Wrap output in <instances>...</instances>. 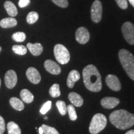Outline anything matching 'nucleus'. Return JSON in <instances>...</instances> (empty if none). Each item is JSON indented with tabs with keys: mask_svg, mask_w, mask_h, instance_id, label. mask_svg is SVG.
Here are the masks:
<instances>
[{
	"mask_svg": "<svg viewBox=\"0 0 134 134\" xmlns=\"http://www.w3.org/2000/svg\"><path fill=\"white\" fill-rule=\"evenodd\" d=\"M52 1L59 7L65 8L68 6V2L67 0H52Z\"/></svg>",
	"mask_w": 134,
	"mask_h": 134,
	"instance_id": "obj_30",
	"label": "nucleus"
},
{
	"mask_svg": "<svg viewBox=\"0 0 134 134\" xmlns=\"http://www.w3.org/2000/svg\"><path fill=\"white\" fill-rule=\"evenodd\" d=\"M124 37L130 45H134V25L130 22H126L122 26Z\"/></svg>",
	"mask_w": 134,
	"mask_h": 134,
	"instance_id": "obj_6",
	"label": "nucleus"
},
{
	"mask_svg": "<svg viewBox=\"0 0 134 134\" xmlns=\"http://www.w3.org/2000/svg\"><path fill=\"white\" fill-rule=\"evenodd\" d=\"M47 117H45V119H47Z\"/></svg>",
	"mask_w": 134,
	"mask_h": 134,
	"instance_id": "obj_38",
	"label": "nucleus"
},
{
	"mask_svg": "<svg viewBox=\"0 0 134 134\" xmlns=\"http://www.w3.org/2000/svg\"><path fill=\"white\" fill-rule=\"evenodd\" d=\"M51 107H52V102L50 101V100H48V101L46 102V103L43 105V106L42 107L41 110H40V113L43 115L46 114L48 110L51 109Z\"/></svg>",
	"mask_w": 134,
	"mask_h": 134,
	"instance_id": "obj_29",
	"label": "nucleus"
},
{
	"mask_svg": "<svg viewBox=\"0 0 134 134\" xmlns=\"http://www.w3.org/2000/svg\"><path fill=\"white\" fill-rule=\"evenodd\" d=\"M8 134H21V130L19 125L14 122H9L7 124Z\"/></svg>",
	"mask_w": 134,
	"mask_h": 134,
	"instance_id": "obj_21",
	"label": "nucleus"
},
{
	"mask_svg": "<svg viewBox=\"0 0 134 134\" xmlns=\"http://www.w3.org/2000/svg\"><path fill=\"white\" fill-rule=\"evenodd\" d=\"M106 125V117L103 114H96L92 118L89 127V131L91 134H98L104 129Z\"/></svg>",
	"mask_w": 134,
	"mask_h": 134,
	"instance_id": "obj_4",
	"label": "nucleus"
},
{
	"mask_svg": "<svg viewBox=\"0 0 134 134\" xmlns=\"http://www.w3.org/2000/svg\"><path fill=\"white\" fill-rule=\"evenodd\" d=\"M120 103V100L117 98H113V97H105L102 99L100 100V104L104 108L113 109L115 108Z\"/></svg>",
	"mask_w": 134,
	"mask_h": 134,
	"instance_id": "obj_13",
	"label": "nucleus"
},
{
	"mask_svg": "<svg viewBox=\"0 0 134 134\" xmlns=\"http://www.w3.org/2000/svg\"><path fill=\"white\" fill-rule=\"evenodd\" d=\"M125 134H134V130H130L129 131L127 132Z\"/></svg>",
	"mask_w": 134,
	"mask_h": 134,
	"instance_id": "obj_35",
	"label": "nucleus"
},
{
	"mask_svg": "<svg viewBox=\"0 0 134 134\" xmlns=\"http://www.w3.org/2000/svg\"><path fill=\"white\" fill-rule=\"evenodd\" d=\"M55 57L60 64L65 65L69 62L70 55L68 50L62 44H57L54 47Z\"/></svg>",
	"mask_w": 134,
	"mask_h": 134,
	"instance_id": "obj_5",
	"label": "nucleus"
},
{
	"mask_svg": "<svg viewBox=\"0 0 134 134\" xmlns=\"http://www.w3.org/2000/svg\"><path fill=\"white\" fill-rule=\"evenodd\" d=\"M1 79H0V88H1Z\"/></svg>",
	"mask_w": 134,
	"mask_h": 134,
	"instance_id": "obj_37",
	"label": "nucleus"
},
{
	"mask_svg": "<svg viewBox=\"0 0 134 134\" xmlns=\"http://www.w3.org/2000/svg\"><path fill=\"white\" fill-rule=\"evenodd\" d=\"M44 67L48 73L52 75H57L61 73V68L57 63L53 60H47L44 62Z\"/></svg>",
	"mask_w": 134,
	"mask_h": 134,
	"instance_id": "obj_12",
	"label": "nucleus"
},
{
	"mask_svg": "<svg viewBox=\"0 0 134 134\" xmlns=\"http://www.w3.org/2000/svg\"><path fill=\"white\" fill-rule=\"evenodd\" d=\"M56 105L61 115H65L67 113V106L66 103L63 100H58L56 103Z\"/></svg>",
	"mask_w": 134,
	"mask_h": 134,
	"instance_id": "obj_24",
	"label": "nucleus"
},
{
	"mask_svg": "<svg viewBox=\"0 0 134 134\" xmlns=\"http://www.w3.org/2000/svg\"><path fill=\"white\" fill-rule=\"evenodd\" d=\"M4 81L8 88L13 89L14 88L18 82V77L16 72L12 70H8L5 74Z\"/></svg>",
	"mask_w": 134,
	"mask_h": 134,
	"instance_id": "obj_10",
	"label": "nucleus"
},
{
	"mask_svg": "<svg viewBox=\"0 0 134 134\" xmlns=\"http://www.w3.org/2000/svg\"><path fill=\"white\" fill-rule=\"evenodd\" d=\"M13 50L15 53L20 55H24L27 53V48L24 46H18L15 45L13 46Z\"/></svg>",
	"mask_w": 134,
	"mask_h": 134,
	"instance_id": "obj_26",
	"label": "nucleus"
},
{
	"mask_svg": "<svg viewBox=\"0 0 134 134\" xmlns=\"http://www.w3.org/2000/svg\"><path fill=\"white\" fill-rule=\"evenodd\" d=\"M117 5L122 9H127L128 7L127 0H115Z\"/></svg>",
	"mask_w": 134,
	"mask_h": 134,
	"instance_id": "obj_31",
	"label": "nucleus"
},
{
	"mask_svg": "<svg viewBox=\"0 0 134 134\" xmlns=\"http://www.w3.org/2000/svg\"><path fill=\"white\" fill-rule=\"evenodd\" d=\"M41 127H42L43 133L44 134H60L56 129H55L54 127H50L48 125L45 124L42 125Z\"/></svg>",
	"mask_w": 134,
	"mask_h": 134,
	"instance_id": "obj_28",
	"label": "nucleus"
},
{
	"mask_svg": "<svg viewBox=\"0 0 134 134\" xmlns=\"http://www.w3.org/2000/svg\"><path fill=\"white\" fill-rule=\"evenodd\" d=\"M83 81L86 88L92 92H99L102 89L101 76L98 68L88 65L83 70Z\"/></svg>",
	"mask_w": 134,
	"mask_h": 134,
	"instance_id": "obj_1",
	"label": "nucleus"
},
{
	"mask_svg": "<svg viewBox=\"0 0 134 134\" xmlns=\"http://www.w3.org/2000/svg\"><path fill=\"white\" fill-rule=\"evenodd\" d=\"M1 47H0V51H1Z\"/></svg>",
	"mask_w": 134,
	"mask_h": 134,
	"instance_id": "obj_39",
	"label": "nucleus"
},
{
	"mask_svg": "<svg viewBox=\"0 0 134 134\" xmlns=\"http://www.w3.org/2000/svg\"><path fill=\"white\" fill-rule=\"evenodd\" d=\"M49 94L52 98H57L61 94L60 91V86L57 83L53 84L49 90Z\"/></svg>",
	"mask_w": 134,
	"mask_h": 134,
	"instance_id": "obj_22",
	"label": "nucleus"
},
{
	"mask_svg": "<svg viewBox=\"0 0 134 134\" xmlns=\"http://www.w3.org/2000/svg\"><path fill=\"white\" fill-rule=\"evenodd\" d=\"M18 22L13 18H7L0 21V26L3 28H9L16 26Z\"/></svg>",
	"mask_w": 134,
	"mask_h": 134,
	"instance_id": "obj_18",
	"label": "nucleus"
},
{
	"mask_svg": "<svg viewBox=\"0 0 134 134\" xmlns=\"http://www.w3.org/2000/svg\"><path fill=\"white\" fill-rule=\"evenodd\" d=\"M105 83L110 90L114 91H119L121 89V84L117 76L109 75L105 78Z\"/></svg>",
	"mask_w": 134,
	"mask_h": 134,
	"instance_id": "obj_9",
	"label": "nucleus"
},
{
	"mask_svg": "<svg viewBox=\"0 0 134 134\" xmlns=\"http://www.w3.org/2000/svg\"><path fill=\"white\" fill-rule=\"evenodd\" d=\"M13 39L18 42H24L26 38V36L25 33L23 32H17L13 34L12 36Z\"/></svg>",
	"mask_w": 134,
	"mask_h": 134,
	"instance_id": "obj_25",
	"label": "nucleus"
},
{
	"mask_svg": "<svg viewBox=\"0 0 134 134\" xmlns=\"http://www.w3.org/2000/svg\"><path fill=\"white\" fill-rule=\"evenodd\" d=\"M27 47L29 50L32 54L34 56H38L43 52V47L39 43H36L34 44L28 43L27 44Z\"/></svg>",
	"mask_w": 134,
	"mask_h": 134,
	"instance_id": "obj_16",
	"label": "nucleus"
},
{
	"mask_svg": "<svg viewBox=\"0 0 134 134\" xmlns=\"http://www.w3.org/2000/svg\"><path fill=\"white\" fill-rule=\"evenodd\" d=\"M76 41L81 44H85L89 41L90 38V32L86 27H80L76 30L75 34Z\"/></svg>",
	"mask_w": 134,
	"mask_h": 134,
	"instance_id": "obj_8",
	"label": "nucleus"
},
{
	"mask_svg": "<svg viewBox=\"0 0 134 134\" xmlns=\"http://www.w3.org/2000/svg\"><path fill=\"white\" fill-rule=\"evenodd\" d=\"M5 130V122L2 116L0 115V134H3Z\"/></svg>",
	"mask_w": 134,
	"mask_h": 134,
	"instance_id": "obj_32",
	"label": "nucleus"
},
{
	"mask_svg": "<svg viewBox=\"0 0 134 134\" xmlns=\"http://www.w3.org/2000/svg\"><path fill=\"white\" fill-rule=\"evenodd\" d=\"M80 79V74L77 70H72L70 72L67 78V86L68 88H73L75 83Z\"/></svg>",
	"mask_w": 134,
	"mask_h": 134,
	"instance_id": "obj_14",
	"label": "nucleus"
},
{
	"mask_svg": "<svg viewBox=\"0 0 134 134\" xmlns=\"http://www.w3.org/2000/svg\"><path fill=\"white\" fill-rule=\"evenodd\" d=\"M31 3L30 0H19V6L20 8H24L26 6H28Z\"/></svg>",
	"mask_w": 134,
	"mask_h": 134,
	"instance_id": "obj_33",
	"label": "nucleus"
},
{
	"mask_svg": "<svg viewBox=\"0 0 134 134\" xmlns=\"http://www.w3.org/2000/svg\"><path fill=\"white\" fill-rule=\"evenodd\" d=\"M109 120L119 129H128L134 125V114L124 109L117 110L110 114Z\"/></svg>",
	"mask_w": 134,
	"mask_h": 134,
	"instance_id": "obj_2",
	"label": "nucleus"
},
{
	"mask_svg": "<svg viewBox=\"0 0 134 134\" xmlns=\"http://www.w3.org/2000/svg\"><path fill=\"white\" fill-rule=\"evenodd\" d=\"M67 112L69 114L70 119L73 121L76 120L77 119V114L76 110H75V107L73 105H68L67 106Z\"/></svg>",
	"mask_w": 134,
	"mask_h": 134,
	"instance_id": "obj_27",
	"label": "nucleus"
},
{
	"mask_svg": "<svg viewBox=\"0 0 134 134\" xmlns=\"http://www.w3.org/2000/svg\"><path fill=\"white\" fill-rule=\"evenodd\" d=\"M68 99L72 104L76 107H81L83 104V99L82 97L75 92H71L68 94Z\"/></svg>",
	"mask_w": 134,
	"mask_h": 134,
	"instance_id": "obj_15",
	"label": "nucleus"
},
{
	"mask_svg": "<svg viewBox=\"0 0 134 134\" xmlns=\"http://www.w3.org/2000/svg\"><path fill=\"white\" fill-rule=\"evenodd\" d=\"M103 13V6L102 3L99 0L94 1L91 9V19L94 23H98L102 19Z\"/></svg>",
	"mask_w": 134,
	"mask_h": 134,
	"instance_id": "obj_7",
	"label": "nucleus"
},
{
	"mask_svg": "<svg viewBox=\"0 0 134 134\" xmlns=\"http://www.w3.org/2000/svg\"><path fill=\"white\" fill-rule=\"evenodd\" d=\"M9 103L14 109L19 110V111L23 110L24 108V104L23 102L20 100L19 99L15 98V97H13V98L10 99Z\"/></svg>",
	"mask_w": 134,
	"mask_h": 134,
	"instance_id": "obj_19",
	"label": "nucleus"
},
{
	"mask_svg": "<svg viewBox=\"0 0 134 134\" xmlns=\"http://www.w3.org/2000/svg\"><path fill=\"white\" fill-rule=\"evenodd\" d=\"M20 96L22 100L26 103H31L34 100V96L30 91L27 89H23L20 93Z\"/></svg>",
	"mask_w": 134,
	"mask_h": 134,
	"instance_id": "obj_20",
	"label": "nucleus"
},
{
	"mask_svg": "<svg viewBox=\"0 0 134 134\" xmlns=\"http://www.w3.org/2000/svg\"><path fill=\"white\" fill-rule=\"evenodd\" d=\"M26 76L28 80L33 84H38L41 81V76L36 68L30 67L26 71Z\"/></svg>",
	"mask_w": 134,
	"mask_h": 134,
	"instance_id": "obj_11",
	"label": "nucleus"
},
{
	"mask_svg": "<svg viewBox=\"0 0 134 134\" xmlns=\"http://www.w3.org/2000/svg\"><path fill=\"white\" fill-rule=\"evenodd\" d=\"M119 58L127 74L134 81V55L125 49H121L119 52Z\"/></svg>",
	"mask_w": 134,
	"mask_h": 134,
	"instance_id": "obj_3",
	"label": "nucleus"
},
{
	"mask_svg": "<svg viewBox=\"0 0 134 134\" xmlns=\"http://www.w3.org/2000/svg\"><path fill=\"white\" fill-rule=\"evenodd\" d=\"M4 6L7 11L8 14L11 17H14L18 14V10L13 3L10 1H6L4 3Z\"/></svg>",
	"mask_w": 134,
	"mask_h": 134,
	"instance_id": "obj_17",
	"label": "nucleus"
},
{
	"mask_svg": "<svg viewBox=\"0 0 134 134\" xmlns=\"http://www.w3.org/2000/svg\"><path fill=\"white\" fill-rule=\"evenodd\" d=\"M38 133L43 134V129L42 127H40L39 128H38Z\"/></svg>",
	"mask_w": 134,
	"mask_h": 134,
	"instance_id": "obj_34",
	"label": "nucleus"
},
{
	"mask_svg": "<svg viewBox=\"0 0 134 134\" xmlns=\"http://www.w3.org/2000/svg\"><path fill=\"white\" fill-rule=\"evenodd\" d=\"M38 19V14L37 12L35 11H32L30 12L28 14L27 16V22L28 24H34L35 23H36Z\"/></svg>",
	"mask_w": 134,
	"mask_h": 134,
	"instance_id": "obj_23",
	"label": "nucleus"
},
{
	"mask_svg": "<svg viewBox=\"0 0 134 134\" xmlns=\"http://www.w3.org/2000/svg\"><path fill=\"white\" fill-rule=\"evenodd\" d=\"M129 1L130 4L132 5V6L134 7V0H129Z\"/></svg>",
	"mask_w": 134,
	"mask_h": 134,
	"instance_id": "obj_36",
	"label": "nucleus"
}]
</instances>
